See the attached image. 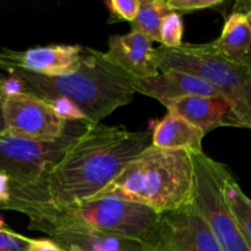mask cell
Wrapping results in <instances>:
<instances>
[{
	"label": "cell",
	"instance_id": "1",
	"mask_svg": "<svg viewBox=\"0 0 251 251\" xmlns=\"http://www.w3.org/2000/svg\"><path fill=\"white\" fill-rule=\"evenodd\" d=\"M152 146V131L87 122L56 163L36 180L11 184L10 210L66 206L88 200L109 185L127 164Z\"/></svg>",
	"mask_w": 251,
	"mask_h": 251
},
{
	"label": "cell",
	"instance_id": "2",
	"mask_svg": "<svg viewBox=\"0 0 251 251\" xmlns=\"http://www.w3.org/2000/svg\"><path fill=\"white\" fill-rule=\"evenodd\" d=\"M27 92L38 98L65 97L75 103L88 123L100 124L104 118L134 98L136 78L108 60L104 51L85 48L80 66L66 75L49 76L10 69Z\"/></svg>",
	"mask_w": 251,
	"mask_h": 251
},
{
	"label": "cell",
	"instance_id": "3",
	"mask_svg": "<svg viewBox=\"0 0 251 251\" xmlns=\"http://www.w3.org/2000/svg\"><path fill=\"white\" fill-rule=\"evenodd\" d=\"M194 164L188 151L150 146L93 198H118L157 212L176 210L193 200Z\"/></svg>",
	"mask_w": 251,
	"mask_h": 251
},
{
	"label": "cell",
	"instance_id": "4",
	"mask_svg": "<svg viewBox=\"0 0 251 251\" xmlns=\"http://www.w3.org/2000/svg\"><path fill=\"white\" fill-rule=\"evenodd\" d=\"M156 49L159 71L176 70L202 78L229 103L243 126L251 130L250 66L228 60L210 43Z\"/></svg>",
	"mask_w": 251,
	"mask_h": 251
},
{
	"label": "cell",
	"instance_id": "5",
	"mask_svg": "<svg viewBox=\"0 0 251 251\" xmlns=\"http://www.w3.org/2000/svg\"><path fill=\"white\" fill-rule=\"evenodd\" d=\"M50 213L80 221L110 234L141 243L158 220L159 212L118 198H95L66 206H42L24 211V215Z\"/></svg>",
	"mask_w": 251,
	"mask_h": 251
},
{
	"label": "cell",
	"instance_id": "6",
	"mask_svg": "<svg viewBox=\"0 0 251 251\" xmlns=\"http://www.w3.org/2000/svg\"><path fill=\"white\" fill-rule=\"evenodd\" d=\"M194 191L191 202L207 222L222 251H251L223 195L227 167L205 152H193Z\"/></svg>",
	"mask_w": 251,
	"mask_h": 251
},
{
	"label": "cell",
	"instance_id": "7",
	"mask_svg": "<svg viewBox=\"0 0 251 251\" xmlns=\"http://www.w3.org/2000/svg\"><path fill=\"white\" fill-rule=\"evenodd\" d=\"M87 122L68 123L61 139L55 142H36L0 134V173L11 179V184H27L36 180L60 159L74 140L85 129Z\"/></svg>",
	"mask_w": 251,
	"mask_h": 251
},
{
	"label": "cell",
	"instance_id": "8",
	"mask_svg": "<svg viewBox=\"0 0 251 251\" xmlns=\"http://www.w3.org/2000/svg\"><path fill=\"white\" fill-rule=\"evenodd\" d=\"M141 251H222L207 222L193 202L161 212Z\"/></svg>",
	"mask_w": 251,
	"mask_h": 251
},
{
	"label": "cell",
	"instance_id": "9",
	"mask_svg": "<svg viewBox=\"0 0 251 251\" xmlns=\"http://www.w3.org/2000/svg\"><path fill=\"white\" fill-rule=\"evenodd\" d=\"M31 230L43 232L59 247H77L82 251H141V243L102 232L86 223L50 213L27 216Z\"/></svg>",
	"mask_w": 251,
	"mask_h": 251
},
{
	"label": "cell",
	"instance_id": "10",
	"mask_svg": "<svg viewBox=\"0 0 251 251\" xmlns=\"http://www.w3.org/2000/svg\"><path fill=\"white\" fill-rule=\"evenodd\" d=\"M4 119L9 134L36 142L58 141L68 127L43 100L29 92L5 98Z\"/></svg>",
	"mask_w": 251,
	"mask_h": 251
},
{
	"label": "cell",
	"instance_id": "11",
	"mask_svg": "<svg viewBox=\"0 0 251 251\" xmlns=\"http://www.w3.org/2000/svg\"><path fill=\"white\" fill-rule=\"evenodd\" d=\"M85 48L73 44H51L34 47L26 50L0 49V69H20L42 76L66 75L80 66Z\"/></svg>",
	"mask_w": 251,
	"mask_h": 251
},
{
	"label": "cell",
	"instance_id": "12",
	"mask_svg": "<svg viewBox=\"0 0 251 251\" xmlns=\"http://www.w3.org/2000/svg\"><path fill=\"white\" fill-rule=\"evenodd\" d=\"M144 33L132 29L126 34L110 36L104 55L136 80L152 77L159 73L157 49Z\"/></svg>",
	"mask_w": 251,
	"mask_h": 251
},
{
	"label": "cell",
	"instance_id": "13",
	"mask_svg": "<svg viewBox=\"0 0 251 251\" xmlns=\"http://www.w3.org/2000/svg\"><path fill=\"white\" fill-rule=\"evenodd\" d=\"M162 104L168 113L191 123L205 135L221 126L244 127L225 98L190 96L164 100Z\"/></svg>",
	"mask_w": 251,
	"mask_h": 251
},
{
	"label": "cell",
	"instance_id": "14",
	"mask_svg": "<svg viewBox=\"0 0 251 251\" xmlns=\"http://www.w3.org/2000/svg\"><path fill=\"white\" fill-rule=\"evenodd\" d=\"M135 92L149 96L161 103L190 96L222 98V96L202 78L176 70L161 71L152 77L136 80Z\"/></svg>",
	"mask_w": 251,
	"mask_h": 251
},
{
	"label": "cell",
	"instance_id": "15",
	"mask_svg": "<svg viewBox=\"0 0 251 251\" xmlns=\"http://www.w3.org/2000/svg\"><path fill=\"white\" fill-rule=\"evenodd\" d=\"M206 135L199 127L176 114L167 113L152 130V146L173 151L203 152Z\"/></svg>",
	"mask_w": 251,
	"mask_h": 251
},
{
	"label": "cell",
	"instance_id": "16",
	"mask_svg": "<svg viewBox=\"0 0 251 251\" xmlns=\"http://www.w3.org/2000/svg\"><path fill=\"white\" fill-rule=\"evenodd\" d=\"M210 44L228 60L242 63L251 44L250 20L240 12H232L226 20L221 36Z\"/></svg>",
	"mask_w": 251,
	"mask_h": 251
},
{
	"label": "cell",
	"instance_id": "17",
	"mask_svg": "<svg viewBox=\"0 0 251 251\" xmlns=\"http://www.w3.org/2000/svg\"><path fill=\"white\" fill-rule=\"evenodd\" d=\"M223 195L240 233L251 249V199L242 190L230 172L226 176Z\"/></svg>",
	"mask_w": 251,
	"mask_h": 251
},
{
	"label": "cell",
	"instance_id": "18",
	"mask_svg": "<svg viewBox=\"0 0 251 251\" xmlns=\"http://www.w3.org/2000/svg\"><path fill=\"white\" fill-rule=\"evenodd\" d=\"M169 12L167 0H140L139 12L131 22L132 29L144 33L152 42H159L162 20Z\"/></svg>",
	"mask_w": 251,
	"mask_h": 251
},
{
	"label": "cell",
	"instance_id": "19",
	"mask_svg": "<svg viewBox=\"0 0 251 251\" xmlns=\"http://www.w3.org/2000/svg\"><path fill=\"white\" fill-rule=\"evenodd\" d=\"M184 25L181 15L171 11L163 17L159 28V43L166 48H176L183 44Z\"/></svg>",
	"mask_w": 251,
	"mask_h": 251
},
{
	"label": "cell",
	"instance_id": "20",
	"mask_svg": "<svg viewBox=\"0 0 251 251\" xmlns=\"http://www.w3.org/2000/svg\"><path fill=\"white\" fill-rule=\"evenodd\" d=\"M44 102L53 109V112L58 115L60 119L65 120L66 123H77L87 122L83 113L80 108L65 97H49L43 98Z\"/></svg>",
	"mask_w": 251,
	"mask_h": 251
},
{
	"label": "cell",
	"instance_id": "21",
	"mask_svg": "<svg viewBox=\"0 0 251 251\" xmlns=\"http://www.w3.org/2000/svg\"><path fill=\"white\" fill-rule=\"evenodd\" d=\"M32 238L15 232L5 225L0 216V251H25Z\"/></svg>",
	"mask_w": 251,
	"mask_h": 251
},
{
	"label": "cell",
	"instance_id": "22",
	"mask_svg": "<svg viewBox=\"0 0 251 251\" xmlns=\"http://www.w3.org/2000/svg\"><path fill=\"white\" fill-rule=\"evenodd\" d=\"M105 6L115 20L132 22L139 12L140 0H110L105 2Z\"/></svg>",
	"mask_w": 251,
	"mask_h": 251
},
{
	"label": "cell",
	"instance_id": "23",
	"mask_svg": "<svg viewBox=\"0 0 251 251\" xmlns=\"http://www.w3.org/2000/svg\"><path fill=\"white\" fill-rule=\"evenodd\" d=\"M223 0H167L169 10L176 14L207 10L223 4Z\"/></svg>",
	"mask_w": 251,
	"mask_h": 251
},
{
	"label": "cell",
	"instance_id": "24",
	"mask_svg": "<svg viewBox=\"0 0 251 251\" xmlns=\"http://www.w3.org/2000/svg\"><path fill=\"white\" fill-rule=\"evenodd\" d=\"M27 92L24 82L19 77L14 75L2 76L1 77V93L5 98L12 97V96L20 95V93Z\"/></svg>",
	"mask_w": 251,
	"mask_h": 251
},
{
	"label": "cell",
	"instance_id": "25",
	"mask_svg": "<svg viewBox=\"0 0 251 251\" xmlns=\"http://www.w3.org/2000/svg\"><path fill=\"white\" fill-rule=\"evenodd\" d=\"M25 251H66L51 239H32Z\"/></svg>",
	"mask_w": 251,
	"mask_h": 251
},
{
	"label": "cell",
	"instance_id": "26",
	"mask_svg": "<svg viewBox=\"0 0 251 251\" xmlns=\"http://www.w3.org/2000/svg\"><path fill=\"white\" fill-rule=\"evenodd\" d=\"M10 198H11V179L0 173V203L10 210Z\"/></svg>",
	"mask_w": 251,
	"mask_h": 251
},
{
	"label": "cell",
	"instance_id": "27",
	"mask_svg": "<svg viewBox=\"0 0 251 251\" xmlns=\"http://www.w3.org/2000/svg\"><path fill=\"white\" fill-rule=\"evenodd\" d=\"M233 12H240L251 21V1H238Z\"/></svg>",
	"mask_w": 251,
	"mask_h": 251
},
{
	"label": "cell",
	"instance_id": "28",
	"mask_svg": "<svg viewBox=\"0 0 251 251\" xmlns=\"http://www.w3.org/2000/svg\"><path fill=\"white\" fill-rule=\"evenodd\" d=\"M4 100H5L4 95H2L1 91H0V134L6 131V125H5V119H4Z\"/></svg>",
	"mask_w": 251,
	"mask_h": 251
},
{
	"label": "cell",
	"instance_id": "29",
	"mask_svg": "<svg viewBox=\"0 0 251 251\" xmlns=\"http://www.w3.org/2000/svg\"><path fill=\"white\" fill-rule=\"evenodd\" d=\"M251 22V21H250ZM243 64H245V65H248V66H250L251 68V44H250V48H249V50H248V53H247V55L244 56V59H243V61H242Z\"/></svg>",
	"mask_w": 251,
	"mask_h": 251
},
{
	"label": "cell",
	"instance_id": "30",
	"mask_svg": "<svg viewBox=\"0 0 251 251\" xmlns=\"http://www.w3.org/2000/svg\"><path fill=\"white\" fill-rule=\"evenodd\" d=\"M64 250H66V251H82L80 249V248H77V247H69V248H66V249H64Z\"/></svg>",
	"mask_w": 251,
	"mask_h": 251
},
{
	"label": "cell",
	"instance_id": "31",
	"mask_svg": "<svg viewBox=\"0 0 251 251\" xmlns=\"http://www.w3.org/2000/svg\"><path fill=\"white\" fill-rule=\"evenodd\" d=\"M1 210H7V207L5 205H2V203H0V211Z\"/></svg>",
	"mask_w": 251,
	"mask_h": 251
},
{
	"label": "cell",
	"instance_id": "32",
	"mask_svg": "<svg viewBox=\"0 0 251 251\" xmlns=\"http://www.w3.org/2000/svg\"><path fill=\"white\" fill-rule=\"evenodd\" d=\"M1 77L2 76H0V91H1Z\"/></svg>",
	"mask_w": 251,
	"mask_h": 251
}]
</instances>
